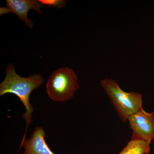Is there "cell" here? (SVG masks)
<instances>
[{
    "label": "cell",
    "mask_w": 154,
    "mask_h": 154,
    "mask_svg": "<svg viewBox=\"0 0 154 154\" xmlns=\"http://www.w3.org/2000/svg\"><path fill=\"white\" fill-rule=\"evenodd\" d=\"M6 77L0 85V96L12 94L19 97L25 106L26 111L22 117L25 119L26 128L20 144V149L26 140L28 128L32 122V113L34 109L30 102V96L34 90L40 88L44 83V79L40 74H34L24 78L17 74L15 66L10 64L6 69Z\"/></svg>",
    "instance_id": "cell-1"
},
{
    "label": "cell",
    "mask_w": 154,
    "mask_h": 154,
    "mask_svg": "<svg viewBox=\"0 0 154 154\" xmlns=\"http://www.w3.org/2000/svg\"><path fill=\"white\" fill-rule=\"evenodd\" d=\"M101 85L123 122L127 121L130 116L143 108L141 94L134 92H125L113 80H102Z\"/></svg>",
    "instance_id": "cell-2"
},
{
    "label": "cell",
    "mask_w": 154,
    "mask_h": 154,
    "mask_svg": "<svg viewBox=\"0 0 154 154\" xmlns=\"http://www.w3.org/2000/svg\"><path fill=\"white\" fill-rule=\"evenodd\" d=\"M46 88L48 95L51 100L65 102L73 98L80 86L74 71L67 67L58 69L51 74Z\"/></svg>",
    "instance_id": "cell-3"
},
{
    "label": "cell",
    "mask_w": 154,
    "mask_h": 154,
    "mask_svg": "<svg viewBox=\"0 0 154 154\" xmlns=\"http://www.w3.org/2000/svg\"><path fill=\"white\" fill-rule=\"evenodd\" d=\"M128 121L132 131L131 139L150 143L154 139V112L148 113L142 108L130 116Z\"/></svg>",
    "instance_id": "cell-4"
},
{
    "label": "cell",
    "mask_w": 154,
    "mask_h": 154,
    "mask_svg": "<svg viewBox=\"0 0 154 154\" xmlns=\"http://www.w3.org/2000/svg\"><path fill=\"white\" fill-rule=\"evenodd\" d=\"M6 5L0 8V15L14 13L19 19L29 27L33 28V23L28 19V14L30 10H35L38 14L43 15L40 11L42 5L36 0H6Z\"/></svg>",
    "instance_id": "cell-5"
},
{
    "label": "cell",
    "mask_w": 154,
    "mask_h": 154,
    "mask_svg": "<svg viewBox=\"0 0 154 154\" xmlns=\"http://www.w3.org/2000/svg\"><path fill=\"white\" fill-rule=\"evenodd\" d=\"M45 133L42 127H37L30 138L25 140L22 146L23 154H55L48 146L45 139Z\"/></svg>",
    "instance_id": "cell-6"
},
{
    "label": "cell",
    "mask_w": 154,
    "mask_h": 154,
    "mask_svg": "<svg viewBox=\"0 0 154 154\" xmlns=\"http://www.w3.org/2000/svg\"><path fill=\"white\" fill-rule=\"evenodd\" d=\"M151 143L139 139H133L118 154H148L150 151Z\"/></svg>",
    "instance_id": "cell-7"
},
{
    "label": "cell",
    "mask_w": 154,
    "mask_h": 154,
    "mask_svg": "<svg viewBox=\"0 0 154 154\" xmlns=\"http://www.w3.org/2000/svg\"><path fill=\"white\" fill-rule=\"evenodd\" d=\"M42 5L50 7H54L58 9L65 5V0H38Z\"/></svg>",
    "instance_id": "cell-8"
}]
</instances>
